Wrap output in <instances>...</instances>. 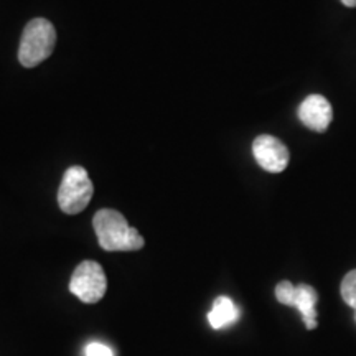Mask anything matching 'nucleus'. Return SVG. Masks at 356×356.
Returning <instances> with one entry per match:
<instances>
[{"label":"nucleus","mask_w":356,"mask_h":356,"mask_svg":"<svg viewBox=\"0 0 356 356\" xmlns=\"http://www.w3.org/2000/svg\"><path fill=\"white\" fill-rule=\"evenodd\" d=\"M92 228L97 243L104 251H139L145 244L139 231L129 226L122 213L109 208L96 213L92 218Z\"/></svg>","instance_id":"obj_1"},{"label":"nucleus","mask_w":356,"mask_h":356,"mask_svg":"<svg viewBox=\"0 0 356 356\" xmlns=\"http://www.w3.org/2000/svg\"><path fill=\"white\" fill-rule=\"evenodd\" d=\"M86 356H114L109 346L101 343H91L86 348Z\"/></svg>","instance_id":"obj_10"},{"label":"nucleus","mask_w":356,"mask_h":356,"mask_svg":"<svg viewBox=\"0 0 356 356\" xmlns=\"http://www.w3.org/2000/svg\"><path fill=\"white\" fill-rule=\"evenodd\" d=\"M252 154H254L257 165L270 173L284 172L291 160L287 147L277 137L267 136V134L256 137L252 142Z\"/></svg>","instance_id":"obj_6"},{"label":"nucleus","mask_w":356,"mask_h":356,"mask_svg":"<svg viewBox=\"0 0 356 356\" xmlns=\"http://www.w3.org/2000/svg\"><path fill=\"white\" fill-rule=\"evenodd\" d=\"M299 119L305 127L315 132H325L333 119L332 104L320 95L307 96L299 106Z\"/></svg>","instance_id":"obj_7"},{"label":"nucleus","mask_w":356,"mask_h":356,"mask_svg":"<svg viewBox=\"0 0 356 356\" xmlns=\"http://www.w3.org/2000/svg\"><path fill=\"white\" fill-rule=\"evenodd\" d=\"M95 186L83 167L73 165L65 172L58 190V204L66 215H78L91 202Z\"/></svg>","instance_id":"obj_3"},{"label":"nucleus","mask_w":356,"mask_h":356,"mask_svg":"<svg viewBox=\"0 0 356 356\" xmlns=\"http://www.w3.org/2000/svg\"><path fill=\"white\" fill-rule=\"evenodd\" d=\"M341 3L346 7H356V0H341Z\"/></svg>","instance_id":"obj_11"},{"label":"nucleus","mask_w":356,"mask_h":356,"mask_svg":"<svg viewBox=\"0 0 356 356\" xmlns=\"http://www.w3.org/2000/svg\"><path fill=\"white\" fill-rule=\"evenodd\" d=\"M239 317L238 307L234 305V302L229 299V297H218V299L213 302V307L208 314V322L215 330H220V328L229 327L233 325Z\"/></svg>","instance_id":"obj_8"},{"label":"nucleus","mask_w":356,"mask_h":356,"mask_svg":"<svg viewBox=\"0 0 356 356\" xmlns=\"http://www.w3.org/2000/svg\"><path fill=\"white\" fill-rule=\"evenodd\" d=\"M275 297L282 305L299 310L309 330L317 328V309L315 307H317L318 296L314 287L307 286V284L293 286L289 280H282L275 287Z\"/></svg>","instance_id":"obj_5"},{"label":"nucleus","mask_w":356,"mask_h":356,"mask_svg":"<svg viewBox=\"0 0 356 356\" xmlns=\"http://www.w3.org/2000/svg\"><path fill=\"white\" fill-rule=\"evenodd\" d=\"M340 293L341 299L346 302V305H350L351 309L356 310V269L350 270L345 275V279L341 280Z\"/></svg>","instance_id":"obj_9"},{"label":"nucleus","mask_w":356,"mask_h":356,"mask_svg":"<svg viewBox=\"0 0 356 356\" xmlns=\"http://www.w3.org/2000/svg\"><path fill=\"white\" fill-rule=\"evenodd\" d=\"M355 320H356V310H355Z\"/></svg>","instance_id":"obj_12"},{"label":"nucleus","mask_w":356,"mask_h":356,"mask_svg":"<svg viewBox=\"0 0 356 356\" xmlns=\"http://www.w3.org/2000/svg\"><path fill=\"white\" fill-rule=\"evenodd\" d=\"M56 30L47 19H33L26 24L20 40L19 61L25 68H35L55 50Z\"/></svg>","instance_id":"obj_2"},{"label":"nucleus","mask_w":356,"mask_h":356,"mask_svg":"<svg viewBox=\"0 0 356 356\" xmlns=\"http://www.w3.org/2000/svg\"><path fill=\"white\" fill-rule=\"evenodd\" d=\"M108 289L104 269L95 261H83L70 280V292L84 304H96L104 297Z\"/></svg>","instance_id":"obj_4"}]
</instances>
